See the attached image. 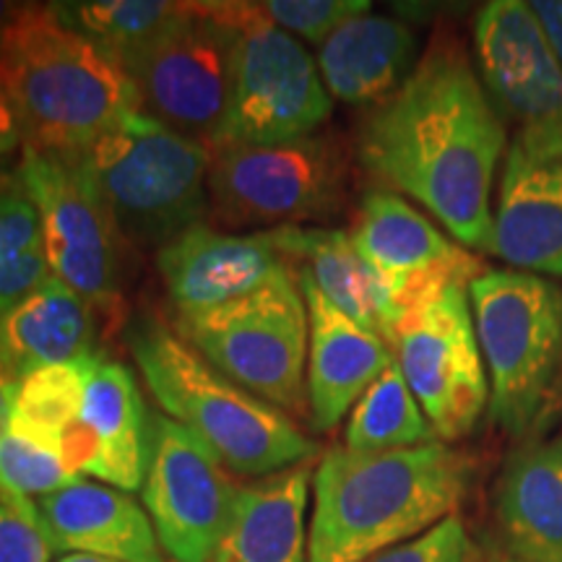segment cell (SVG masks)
<instances>
[{"label":"cell","instance_id":"6da1fadb","mask_svg":"<svg viewBox=\"0 0 562 562\" xmlns=\"http://www.w3.org/2000/svg\"><path fill=\"white\" fill-rule=\"evenodd\" d=\"M508 128L459 42L440 40L360 125L372 178L422 203L467 250L495 256L492 191Z\"/></svg>","mask_w":562,"mask_h":562},{"label":"cell","instance_id":"7a4b0ae2","mask_svg":"<svg viewBox=\"0 0 562 562\" xmlns=\"http://www.w3.org/2000/svg\"><path fill=\"white\" fill-rule=\"evenodd\" d=\"M474 459L451 442L357 453L331 448L313 474L307 562H364L456 516Z\"/></svg>","mask_w":562,"mask_h":562},{"label":"cell","instance_id":"3957f363","mask_svg":"<svg viewBox=\"0 0 562 562\" xmlns=\"http://www.w3.org/2000/svg\"><path fill=\"white\" fill-rule=\"evenodd\" d=\"M26 125L24 149L76 159L138 110L125 70L55 16L30 3L0 45Z\"/></svg>","mask_w":562,"mask_h":562},{"label":"cell","instance_id":"277c9868","mask_svg":"<svg viewBox=\"0 0 562 562\" xmlns=\"http://www.w3.org/2000/svg\"><path fill=\"white\" fill-rule=\"evenodd\" d=\"M128 344L161 414L191 430L224 469L266 480L315 456V442L290 414L216 370L178 331L140 321Z\"/></svg>","mask_w":562,"mask_h":562},{"label":"cell","instance_id":"5b68a950","mask_svg":"<svg viewBox=\"0 0 562 562\" xmlns=\"http://www.w3.org/2000/svg\"><path fill=\"white\" fill-rule=\"evenodd\" d=\"M490 370V419L513 440L539 438L562 398V286L539 273L484 269L469 284Z\"/></svg>","mask_w":562,"mask_h":562},{"label":"cell","instance_id":"8992f818","mask_svg":"<svg viewBox=\"0 0 562 562\" xmlns=\"http://www.w3.org/2000/svg\"><path fill=\"white\" fill-rule=\"evenodd\" d=\"M211 149L136 110L74 161L121 237L165 248L209 214Z\"/></svg>","mask_w":562,"mask_h":562},{"label":"cell","instance_id":"52a82bcc","mask_svg":"<svg viewBox=\"0 0 562 562\" xmlns=\"http://www.w3.org/2000/svg\"><path fill=\"white\" fill-rule=\"evenodd\" d=\"M175 331L245 391L284 414L302 417L307 412L311 318L300 281L286 263L243 297L178 315Z\"/></svg>","mask_w":562,"mask_h":562},{"label":"cell","instance_id":"ba28073f","mask_svg":"<svg viewBox=\"0 0 562 562\" xmlns=\"http://www.w3.org/2000/svg\"><path fill=\"white\" fill-rule=\"evenodd\" d=\"M235 5L240 30L232 55L229 100L209 144L211 154L315 136L334 110L318 60L297 37L269 24L256 3Z\"/></svg>","mask_w":562,"mask_h":562},{"label":"cell","instance_id":"9c48e42d","mask_svg":"<svg viewBox=\"0 0 562 562\" xmlns=\"http://www.w3.org/2000/svg\"><path fill=\"white\" fill-rule=\"evenodd\" d=\"M235 3H186L123 70L138 110L180 136L211 144L229 100L237 45Z\"/></svg>","mask_w":562,"mask_h":562},{"label":"cell","instance_id":"30bf717a","mask_svg":"<svg viewBox=\"0 0 562 562\" xmlns=\"http://www.w3.org/2000/svg\"><path fill=\"white\" fill-rule=\"evenodd\" d=\"M344 193L347 159L331 138L307 136L211 157L209 216L227 229L305 227L334 216Z\"/></svg>","mask_w":562,"mask_h":562},{"label":"cell","instance_id":"8fae6325","mask_svg":"<svg viewBox=\"0 0 562 562\" xmlns=\"http://www.w3.org/2000/svg\"><path fill=\"white\" fill-rule=\"evenodd\" d=\"M391 349L438 440L469 438L490 409L469 284H448L419 300L404 315Z\"/></svg>","mask_w":562,"mask_h":562},{"label":"cell","instance_id":"7c38bea8","mask_svg":"<svg viewBox=\"0 0 562 562\" xmlns=\"http://www.w3.org/2000/svg\"><path fill=\"white\" fill-rule=\"evenodd\" d=\"M42 222L53 277L91 307L121 297V232L74 159L24 149L16 178Z\"/></svg>","mask_w":562,"mask_h":562},{"label":"cell","instance_id":"4fadbf2b","mask_svg":"<svg viewBox=\"0 0 562 562\" xmlns=\"http://www.w3.org/2000/svg\"><path fill=\"white\" fill-rule=\"evenodd\" d=\"M237 490L220 459L191 430L167 414H154L140 497L167 558L211 562Z\"/></svg>","mask_w":562,"mask_h":562},{"label":"cell","instance_id":"5bb4252c","mask_svg":"<svg viewBox=\"0 0 562 562\" xmlns=\"http://www.w3.org/2000/svg\"><path fill=\"white\" fill-rule=\"evenodd\" d=\"M482 83L516 133L562 131V63L552 53L531 5L492 0L474 21Z\"/></svg>","mask_w":562,"mask_h":562},{"label":"cell","instance_id":"9a60e30c","mask_svg":"<svg viewBox=\"0 0 562 562\" xmlns=\"http://www.w3.org/2000/svg\"><path fill=\"white\" fill-rule=\"evenodd\" d=\"M349 237L364 261L391 281L404 315L442 286L472 284L484 271L480 258L391 191L364 195Z\"/></svg>","mask_w":562,"mask_h":562},{"label":"cell","instance_id":"2e32d148","mask_svg":"<svg viewBox=\"0 0 562 562\" xmlns=\"http://www.w3.org/2000/svg\"><path fill=\"white\" fill-rule=\"evenodd\" d=\"M495 256L562 279V131L513 133L495 209Z\"/></svg>","mask_w":562,"mask_h":562},{"label":"cell","instance_id":"e0dca14e","mask_svg":"<svg viewBox=\"0 0 562 562\" xmlns=\"http://www.w3.org/2000/svg\"><path fill=\"white\" fill-rule=\"evenodd\" d=\"M151 417H146L136 375L123 362L97 357L81 414L60 435V456L76 476L110 487L140 490L149 467Z\"/></svg>","mask_w":562,"mask_h":562},{"label":"cell","instance_id":"ac0fdd59","mask_svg":"<svg viewBox=\"0 0 562 562\" xmlns=\"http://www.w3.org/2000/svg\"><path fill=\"white\" fill-rule=\"evenodd\" d=\"M284 266L271 232L229 235L193 224L157 250V269L178 315L203 313L243 297Z\"/></svg>","mask_w":562,"mask_h":562},{"label":"cell","instance_id":"d6986e66","mask_svg":"<svg viewBox=\"0 0 562 562\" xmlns=\"http://www.w3.org/2000/svg\"><path fill=\"white\" fill-rule=\"evenodd\" d=\"M294 271V269H292ZM311 318L307 344V417L313 430H334L393 362L381 336L331 305L305 271H294Z\"/></svg>","mask_w":562,"mask_h":562},{"label":"cell","instance_id":"ffe728a7","mask_svg":"<svg viewBox=\"0 0 562 562\" xmlns=\"http://www.w3.org/2000/svg\"><path fill=\"white\" fill-rule=\"evenodd\" d=\"M269 232L290 269L305 271L331 305L393 347L404 311L391 281L364 261L349 232L321 227H279Z\"/></svg>","mask_w":562,"mask_h":562},{"label":"cell","instance_id":"44dd1931","mask_svg":"<svg viewBox=\"0 0 562 562\" xmlns=\"http://www.w3.org/2000/svg\"><path fill=\"white\" fill-rule=\"evenodd\" d=\"M58 552L112 562H167L146 508L128 492L97 482H74L37 501Z\"/></svg>","mask_w":562,"mask_h":562},{"label":"cell","instance_id":"7402d4cb","mask_svg":"<svg viewBox=\"0 0 562 562\" xmlns=\"http://www.w3.org/2000/svg\"><path fill=\"white\" fill-rule=\"evenodd\" d=\"M497 547L524 562H562V438L524 440L495 484Z\"/></svg>","mask_w":562,"mask_h":562},{"label":"cell","instance_id":"603a6c76","mask_svg":"<svg viewBox=\"0 0 562 562\" xmlns=\"http://www.w3.org/2000/svg\"><path fill=\"white\" fill-rule=\"evenodd\" d=\"M417 32L383 13H362L318 47V70L328 94L357 104L389 100L417 68Z\"/></svg>","mask_w":562,"mask_h":562},{"label":"cell","instance_id":"cb8c5ba5","mask_svg":"<svg viewBox=\"0 0 562 562\" xmlns=\"http://www.w3.org/2000/svg\"><path fill=\"white\" fill-rule=\"evenodd\" d=\"M311 472L286 469L237 490L211 562H307L305 508Z\"/></svg>","mask_w":562,"mask_h":562},{"label":"cell","instance_id":"d4e9b609","mask_svg":"<svg viewBox=\"0 0 562 562\" xmlns=\"http://www.w3.org/2000/svg\"><path fill=\"white\" fill-rule=\"evenodd\" d=\"M0 351L19 378L50 364L100 355L94 307L58 277L45 279L0 315Z\"/></svg>","mask_w":562,"mask_h":562},{"label":"cell","instance_id":"484cf974","mask_svg":"<svg viewBox=\"0 0 562 562\" xmlns=\"http://www.w3.org/2000/svg\"><path fill=\"white\" fill-rule=\"evenodd\" d=\"M435 440L438 435L393 357L383 375L362 393L360 402L349 412L344 448L357 453H381Z\"/></svg>","mask_w":562,"mask_h":562},{"label":"cell","instance_id":"4316f807","mask_svg":"<svg viewBox=\"0 0 562 562\" xmlns=\"http://www.w3.org/2000/svg\"><path fill=\"white\" fill-rule=\"evenodd\" d=\"M182 5L178 0H79L53 3V11L123 68L178 16Z\"/></svg>","mask_w":562,"mask_h":562},{"label":"cell","instance_id":"83f0119b","mask_svg":"<svg viewBox=\"0 0 562 562\" xmlns=\"http://www.w3.org/2000/svg\"><path fill=\"white\" fill-rule=\"evenodd\" d=\"M50 277L40 214L13 180L0 193V315Z\"/></svg>","mask_w":562,"mask_h":562},{"label":"cell","instance_id":"f1b7e54d","mask_svg":"<svg viewBox=\"0 0 562 562\" xmlns=\"http://www.w3.org/2000/svg\"><path fill=\"white\" fill-rule=\"evenodd\" d=\"M97 357L100 355L66 364H50V368H40L21 375L16 396H13L11 422L50 440L60 451V435L81 414Z\"/></svg>","mask_w":562,"mask_h":562},{"label":"cell","instance_id":"f546056e","mask_svg":"<svg viewBox=\"0 0 562 562\" xmlns=\"http://www.w3.org/2000/svg\"><path fill=\"white\" fill-rule=\"evenodd\" d=\"M81 482L63 461L58 446L9 422L0 432V490L21 497H45Z\"/></svg>","mask_w":562,"mask_h":562},{"label":"cell","instance_id":"4dcf8cb0","mask_svg":"<svg viewBox=\"0 0 562 562\" xmlns=\"http://www.w3.org/2000/svg\"><path fill=\"white\" fill-rule=\"evenodd\" d=\"M256 9L269 24L323 45L339 26L370 11L368 0H258Z\"/></svg>","mask_w":562,"mask_h":562},{"label":"cell","instance_id":"1f68e13d","mask_svg":"<svg viewBox=\"0 0 562 562\" xmlns=\"http://www.w3.org/2000/svg\"><path fill=\"white\" fill-rule=\"evenodd\" d=\"M53 552L37 503L0 490V562H50Z\"/></svg>","mask_w":562,"mask_h":562},{"label":"cell","instance_id":"d6a6232c","mask_svg":"<svg viewBox=\"0 0 562 562\" xmlns=\"http://www.w3.org/2000/svg\"><path fill=\"white\" fill-rule=\"evenodd\" d=\"M476 544L469 537L461 516H448L446 521L432 526L412 542L396 544L391 550L378 552L364 562H469Z\"/></svg>","mask_w":562,"mask_h":562},{"label":"cell","instance_id":"836d02e7","mask_svg":"<svg viewBox=\"0 0 562 562\" xmlns=\"http://www.w3.org/2000/svg\"><path fill=\"white\" fill-rule=\"evenodd\" d=\"M26 144V125L21 115L19 100L13 94V87L0 66V159H9L13 151L24 149Z\"/></svg>","mask_w":562,"mask_h":562},{"label":"cell","instance_id":"e575fe53","mask_svg":"<svg viewBox=\"0 0 562 562\" xmlns=\"http://www.w3.org/2000/svg\"><path fill=\"white\" fill-rule=\"evenodd\" d=\"M531 11L542 26L547 42H550L552 53L562 63V0H533Z\"/></svg>","mask_w":562,"mask_h":562},{"label":"cell","instance_id":"d590c367","mask_svg":"<svg viewBox=\"0 0 562 562\" xmlns=\"http://www.w3.org/2000/svg\"><path fill=\"white\" fill-rule=\"evenodd\" d=\"M16 385H19V372L13 370V364L5 360V355L0 351V432H3L11 422Z\"/></svg>","mask_w":562,"mask_h":562},{"label":"cell","instance_id":"8d00e7d4","mask_svg":"<svg viewBox=\"0 0 562 562\" xmlns=\"http://www.w3.org/2000/svg\"><path fill=\"white\" fill-rule=\"evenodd\" d=\"M30 3H9V0H0V45H3L5 34L13 30V24L21 19V13L26 11Z\"/></svg>","mask_w":562,"mask_h":562},{"label":"cell","instance_id":"74e56055","mask_svg":"<svg viewBox=\"0 0 562 562\" xmlns=\"http://www.w3.org/2000/svg\"><path fill=\"white\" fill-rule=\"evenodd\" d=\"M469 562H524V560H518V558H513V554L503 552L497 544H490V547H482V550H474L472 560H469Z\"/></svg>","mask_w":562,"mask_h":562},{"label":"cell","instance_id":"f35d334b","mask_svg":"<svg viewBox=\"0 0 562 562\" xmlns=\"http://www.w3.org/2000/svg\"><path fill=\"white\" fill-rule=\"evenodd\" d=\"M58 562H112V560L91 558V554H66V558H60Z\"/></svg>","mask_w":562,"mask_h":562},{"label":"cell","instance_id":"ab89813d","mask_svg":"<svg viewBox=\"0 0 562 562\" xmlns=\"http://www.w3.org/2000/svg\"><path fill=\"white\" fill-rule=\"evenodd\" d=\"M9 186H11V180H9V178H3V175H0V193H3L5 188H9Z\"/></svg>","mask_w":562,"mask_h":562}]
</instances>
